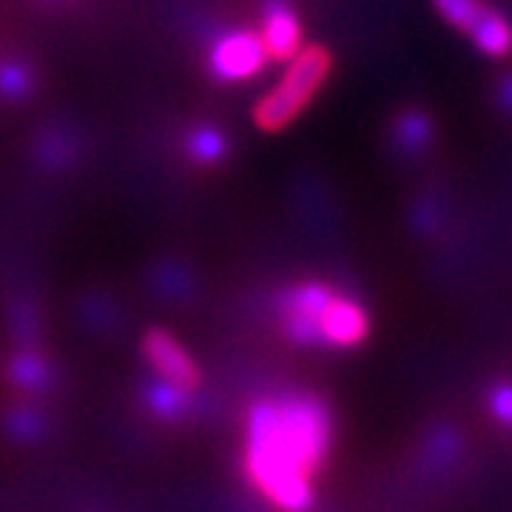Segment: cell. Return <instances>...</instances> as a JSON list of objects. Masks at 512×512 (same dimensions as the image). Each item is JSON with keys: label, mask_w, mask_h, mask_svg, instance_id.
Returning a JSON list of instances; mask_svg holds the SVG:
<instances>
[{"label": "cell", "mask_w": 512, "mask_h": 512, "mask_svg": "<svg viewBox=\"0 0 512 512\" xmlns=\"http://www.w3.org/2000/svg\"><path fill=\"white\" fill-rule=\"evenodd\" d=\"M333 441L328 404L313 393L268 396L245 416V476L268 504L282 512H311L313 473Z\"/></svg>", "instance_id": "obj_1"}, {"label": "cell", "mask_w": 512, "mask_h": 512, "mask_svg": "<svg viewBox=\"0 0 512 512\" xmlns=\"http://www.w3.org/2000/svg\"><path fill=\"white\" fill-rule=\"evenodd\" d=\"M330 69H333V55L325 46H319V43L302 46V52L288 60V69L279 77L274 89L256 100V128L274 134V131L291 126L293 120L308 109L313 97L319 94L322 83L328 80Z\"/></svg>", "instance_id": "obj_2"}, {"label": "cell", "mask_w": 512, "mask_h": 512, "mask_svg": "<svg viewBox=\"0 0 512 512\" xmlns=\"http://www.w3.org/2000/svg\"><path fill=\"white\" fill-rule=\"evenodd\" d=\"M333 296L336 291L325 282H299L279 293L276 311H279V328L285 333V339L299 348H319L322 345L319 319Z\"/></svg>", "instance_id": "obj_3"}, {"label": "cell", "mask_w": 512, "mask_h": 512, "mask_svg": "<svg viewBox=\"0 0 512 512\" xmlns=\"http://www.w3.org/2000/svg\"><path fill=\"white\" fill-rule=\"evenodd\" d=\"M271 57L265 52L262 35L254 29H228L211 40L205 66L220 83H245L265 72Z\"/></svg>", "instance_id": "obj_4"}, {"label": "cell", "mask_w": 512, "mask_h": 512, "mask_svg": "<svg viewBox=\"0 0 512 512\" xmlns=\"http://www.w3.org/2000/svg\"><path fill=\"white\" fill-rule=\"evenodd\" d=\"M140 350H143L146 362L157 370V376H160L163 382L174 384V387H180L185 393H194L202 384V373L200 367H197V362H194L191 353L177 342V336L168 333L165 328L146 330Z\"/></svg>", "instance_id": "obj_5"}, {"label": "cell", "mask_w": 512, "mask_h": 512, "mask_svg": "<svg viewBox=\"0 0 512 512\" xmlns=\"http://www.w3.org/2000/svg\"><path fill=\"white\" fill-rule=\"evenodd\" d=\"M262 43L274 63H288L302 52V23L285 0H268L262 9Z\"/></svg>", "instance_id": "obj_6"}, {"label": "cell", "mask_w": 512, "mask_h": 512, "mask_svg": "<svg viewBox=\"0 0 512 512\" xmlns=\"http://www.w3.org/2000/svg\"><path fill=\"white\" fill-rule=\"evenodd\" d=\"M322 328V345L330 348H356L367 339L370 330V319L367 311L350 296H333L328 302V308L322 311L319 319Z\"/></svg>", "instance_id": "obj_7"}, {"label": "cell", "mask_w": 512, "mask_h": 512, "mask_svg": "<svg viewBox=\"0 0 512 512\" xmlns=\"http://www.w3.org/2000/svg\"><path fill=\"white\" fill-rule=\"evenodd\" d=\"M470 37H473V43H476L481 55L493 57V60L512 55V23L498 9L487 6L476 26L470 29Z\"/></svg>", "instance_id": "obj_8"}, {"label": "cell", "mask_w": 512, "mask_h": 512, "mask_svg": "<svg viewBox=\"0 0 512 512\" xmlns=\"http://www.w3.org/2000/svg\"><path fill=\"white\" fill-rule=\"evenodd\" d=\"M9 382L20 390H46L52 384V365L46 362V356L40 350H18L9 367H6Z\"/></svg>", "instance_id": "obj_9"}, {"label": "cell", "mask_w": 512, "mask_h": 512, "mask_svg": "<svg viewBox=\"0 0 512 512\" xmlns=\"http://www.w3.org/2000/svg\"><path fill=\"white\" fill-rule=\"evenodd\" d=\"M185 157L197 165H217L228 157V137L214 126H194L185 134Z\"/></svg>", "instance_id": "obj_10"}, {"label": "cell", "mask_w": 512, "mask_h": 512, "mask_svg": "<svg viewBox=\"0 0 512 512\" xmlns=\"http://www.w3.org/2000/svg\"><path fill=\"white\" fill-rule=\"evenodd\" d=\"M393 140L404 154H421L433 143V120L419 109H407L393 123Z\"/></svg>", "instance_id": "obj_11"}, {"label": "cell", "mask_w": 512, "mask_h": 512, "mask_svg": "<svg viewBox=\"0 0 512 512\" xmlns=\"http://www.w3.org/2000/svg\"><path fill=\"white\" fill-rule=\"evenodd\" d=\"M35 69L23 63L18 57L0 60V100L6 103H23L29 94L35 92Z\"/></svg>", "instance_id": "obj_12"}, {"label": "cell", "mask_w": 512, "mask_h": 512, "mask_svg": "<svg viewBox=\"0 0 512 512\" xmlns=\"http://www.w3.org/2000/svg\"><path fill=\"white\" fill-rule=\"evenodd\" d=\"M146 404L148 410L163 421H180L185 416V407H188V393L160 379V382H151L146 387Z\"/></svg>", "instance_id": "obj_13"}, {"label": "cell", "mask_w": 512, "mask_h": 512, "mask_svg": "<svg viewBox=\"0 0 512 512\" xmlns=\"http://www.w3.org/2000/svg\"><path fill=\"white\" fill-rule=\"evenodd\" d=\"M433 9H436L441 18L447 20L453 29L470 35V29L478 23L481 12L487 9V3H484V0H433Z\"/></svg>", "instance_id": "obj_14"}, {"label": "cell", "mask_w": 512, "mask_h": 512, "mask_svg": "<svg viewBox=\"0 0 512 512\" xmlns=\"http://www.w3.org/2000/svg\"><path fill=\"white\" fill-rule=\"evenodd\" d=\"M487 407H490V416H493L501 427L512 430V382L510 379H501L490 387L487 393Z\"/></svg>", "instance_id": "obj_15"}, {"label": "cell", "mask_w": 512, "mask_h": 512, "mask_svg": "<svg viewBox=\"0 0 512 512\" xmlns=\"http://www.w3.org/2000/svg\"><path fill=\"white\" fill-rule=\"evenodd\" d=\"M37 157L52 168H63V165H69V157H72V140L66 134H46L40 140Z\"/></svg>", "instance_id": "obj_16"}, {"label": "cell", "mask_w": 512, "mask_h": 512, "mask_svg": "<svg viewBox=\"0 0 512 512\" xmlns=\"http://www.w3.org/2000/svg\"><path fill=\"white\" fill-rule=\"evenodd\" d=\"M501 106L507 111H512V74H507L501 80Z\"/></svg>", "instance_id": "obj_17"}]
</instances>
